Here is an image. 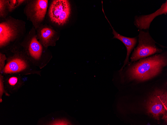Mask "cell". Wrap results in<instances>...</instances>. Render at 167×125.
<instances>
[{
	"label": "cell",
	"instance_id": "14",
	"mask_svg": "<svg viewBox=\"0 0 167 125\" xmlns=\"http://www.w3.org/2000/svg\"><path fill=\"white\" fill-rule=\"evenodd\" d=\"M9 11L7 0H0V17L4 18L8 16Z\"/></svg>",
	"mask_w": 167,
	"mask_h": 125
},
{
	"label": "cell",
	"instance_id": "13",
	"mask_svg": "<svg viewBox=\"0 0 167 125\" xmlns=\"http://www.w3.org/2000/svg\"><path fill=\"white\" fill-rule=\"evenodd\" d=\"M18 76H12L9 77L6 80L7 84L11 88H18L22 83V81Z\"/></svg>",
	"mask_w": 167,
	"mask_h": 125
},
{
	"label": "cell",
	"instance_id": "6",
	"mask_svg": "<svg viewBox=\"0 0 167 125\" xmlns=\"http://www.w3.org/2000/svg\"><path fill=\"white\" fill-rule=\"evenodd\" d=\"M48 1L47 0H27L25 3L24 13L36 29L40 26L45 18Z\"/></svg>",
	"mask_w": 167,
	"mask_h": 125
},
{
	"label": "cell",
	"instance_id": "7",
	"mask_svg": "<svg viewBox=\"0 0 167 125\" xmlns=\"http://www.w3.org/2000/svg\"><path fill=\"white\" fill-rule=\"evenodd\" d=\"M167 94L163 90H156L147 104L148 112L157 120L163 116L162 119L166 120Z\"/></svg>",
	"mask_w": 167,
	"mask_h": 125
},
{
	"label": "cell",
	"instance_id": "1",
	"mask_svg": "<svg viewBox=\"0 0 167 125\" xmlns=\"http://www.w3.org/2000/svg\"><path fill=\"white\" fill-rule=\"evenodd\" d=\"M26 33V23L11 16L0 19V52L5 54L16 47Z\"/></svg>",
	"mask_w": 167,
	"mask_h": 125
},
{
	"label": "cell",
	"instance_id": "2",
	"mask_svg": "<svg viewBox=\"0 0 167 125\" xmlns=\"http://www.w3.org/2000/svg\"><path fill=\"white\" fill-rule=\"evenodd\" d=\"M166 65V53L156 54L141 59L129 68L127 73L131 79L144 81L158 75Z\"/></svg>",
	"mask_w": 167,
	"mask_h": 125
},
{
	"label": "cell",
	"instance_id": "12",
	"mask_svg": "<svg viewBox=\"0 0 167 125\" xmlns=\"http://www.w3.org/2000/svg\"><path fill=\"white\" fill-rule=\"evenodd\" d=\"M26 0H7V5L9 11L11 12L24 3Z\"/></svg>",
	"mask_w": 167,
	"mask_h": 125
},
{
	"label": "cell",
	"instance_id": "4",
	"mask_svg": "<svg viewBox=\"0 0 167 125\" xmlns=\"http://www.w3.org/2000/svg\"><path fill=\"white\" fill-rule=\"evenodd\" d=\"M7 57L6 63L2 73H18L33 71L34 66L25 53L17 46L5 54Z\"/></svg>",
	"mask_w": 167,
	"mask_h": 125
},
{
	"label": "cell",
	"instance_id": "9",
	"mask_svg": "<svg viewBox=\"0 0 167 125\" xmlns=\"http://www.w3.org/2000/svg\"><path fill=\"white\" fill-rule=\"evenodd\" d=\"M167 13V0L162 4L160 7L154 12L151 14L136 16L134 17V24L140 29H147L149 28L150 24L156 16Z\"/></svg>",
	"mask_w": 167,
	"mask_h": 125
},
{
	"label": "cell",
	"instance_id": "11",
	"mask_svg": "<svg viewBox=\"0 0 167 125\" xmlns=\"http://www.w3.org/2000/svg\"><path fill=\"white\" fill-rule=\"evenodd\" d=\"M105 17L110 24L112 30V33L114 35L113 38H116L120 41L125 46L127 50L126 58L124 61V65L121 69L122 70L123 67L127 64L128 63L129 57L132 51L136 44L137 40L136 37L130 38L122 36L117 32L112 27L109 20L106 17Z\"/></svg>",
	"mask_w": 167,
	"mask_h": 125
},
{
	"label": "cell",
	"instance_id": "10",
	"mask_svg": "<svg viewBox=\"0 0 167 125\" xmlns=\"http://www.w3.org/2000/svg\"><path fill=\"white\" fill-rule=\"evenodd\" d=\"M36 29L37 38L44 47L47 48L49 46L55 45L58 38L54 30L47 26Z\"/></svg>",
	"mask_w": 167,
	"mask_h": 125
},
{
	"label": "cell",
	"instance_id": "5",
	"mask_svg": "<svg viewBox=\"0 0 167 125\" xmlns=\"http://www.w3.org/2000/svg\"><path fill=\"white\" fill-rule=\"evenodd\" d=\"M138 37V44L132 54L130 57L131 61H136L162 51L161 49L156 46L155 42L148 31H145L140 30Z\"/></svg>",
	"mask_w": 167,
	"mask_h": 125
},
{
	"label": "cell",
	"instance_id": "15",
	"mask_svg": "<svg viewBox=\"0 0 167 125\" xmlns=\"http://www.w3.org/2000/svg\"><path fill=\"white\" fill-rule=\"evenodd\" d=\"M7 59L6 55L4 53L0 52V72L2 73L4 68L6 61Z\"/></svg>",
	"mask_w": 167,
	"mask_h": 125
},
{
	"label": "cell",
	"instance_id": "16",
	"mask_svg": "<svg viewBox=\"0 0 167 125\" xmlns=\"http://www.w3.org/2000/svg\"><path fill=\"white\" fill-rule=\"evenodd\" d=\"M3 79V76L0 74V91L1 96L4 91Z\"/></svg>",
	"mask_w": 167,
	"mask_h": 125
},
{
	"label": "cell",
	"instance_id": "3",
	"mask_svg": "<svg viewBox=\"0 0 167 125\" xmlns=\"http://www.w3.org/2000/svg\"><path fill=\"white\" fill-rule=\"evenodd\" d=\"M17 46L26 55L35 66L42 68L50 59L44 55V47L38 39L36 29L33 26Z\"/></svg>",
	"mask_w": 167,
	"mask_h": 125
},
{
	"label": "cell",
	"instance_id": "8",
	"mask_svg": "<svg viewBox=\"0 0 167 125\" xmlns=\"http://www.w3.org/2000/svg\"><path fill=\"white\" fill-rule=\"evenodd\" d=\"M70 13V3L67 0H53L48 10V15L51 21L59 25L66 23Z\"/></svg>",
	"mask_w": 167,
	"mask_h": 125
}]
</instances>
